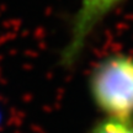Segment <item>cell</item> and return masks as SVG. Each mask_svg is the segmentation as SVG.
Instances as JSON below:
<instances>
[{
    "label": "cell",
    "instance_id": "1",
    "mask_svg": "<svg viewBox=\"0 0 133 133\" xmlns=\"http://www.w3.org/2000/svg\"><path fill=\"white\" fill-rule=\"evenodd\" d=\"M89 92L107 117L133 118V57L123 53L100 59L89 75Z\"/></svg>",
    "mask_w": 133,
    "mask_h": 133
},
{
    "label": "cell",
    "instance_id": "2",
    "mask_svg": "<svg viewBox=\"0 0 133 133\" xmlns=\"http://www.w3.org/2000/svg\"><path fill=\"white\" fill-rule=\"evenodd\" d=\"M127 0H80L73 16L69 39L61 53V64L70 68L80 59L90 37L107 16Z\"/></svg>",
    "mask_w": 133,
    "mask_h": 133
},
{
    "label": "cell",
    "instance_id": "3",
    "mask_svg": "<svg viewBox=\"0 0 133 133\" xmlns=\"http://www.w3.org/2000/svg\"><path fill=\"white\" fill-rule=\"evenodd\" d=\"M88 133H133V118L104 116L91 126Z\"/></svg>",
    "mask_w": 133,
    "mask_h": 133
},
{
    "label": "cell",
    "instance_id": "4",
    "mask_svg": "<svg viewBox=\"0 0 133 133\" xmlns=\"http://www.w3.org/2000/svg\"><path fill=\"white\" fill-rule=\"evenodd\" d=\"M1 119H3V116H1V111H0V123H1Z\"/></svg>",
    "mask_w": 133,
    "mask_h": 133
}]
</instances>
